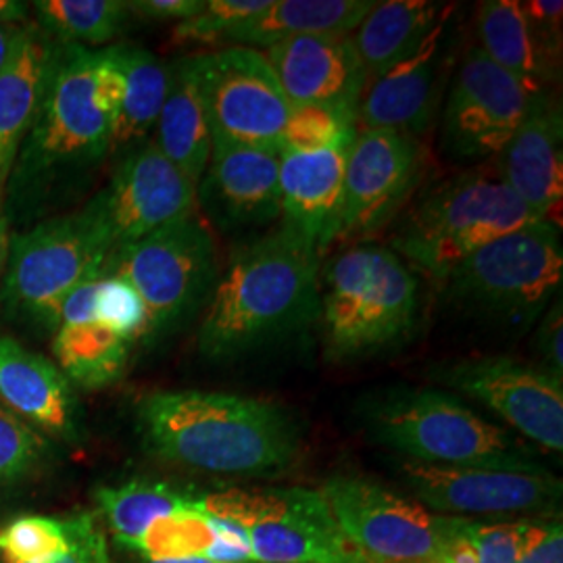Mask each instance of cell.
Instances as JSON below:
<instances>
[{"mask_svg": "<svg viewBox=\"0 0 563 563\" xmlns=\"http://www.w3.org/2000/svg\"><path fill=\"white\" fill-rule=\"evenodd\" d=\"M351 144L323 151H280L282 225L323 251L334 242Z\"/></svg>", "mask_w": 563, "mask_h": 563, "instance_id": "cell-23", "label": "cell"}, {"mask_svg": "<svg viewBox=\"0 0 563 563\" xmlns=\"http://www.w3.org/2000/svg\"><path fill=\"white\" fill-rule=\"evenodd\" d=\"M432 380L481 402L518 437L562 455L563 378L532 363L486 355L443 365Z\"/></svg>", "mask_w": 563, "mask_h": 563, "instance_id": "cell-15", "label": "cell"}, {"mask_svg": "<svg viewBox=\"0 0 563 563\" xmlns=\"http://www.w3.org/2000/svg\"><path fill=\"white\" fill-rule=\"evenodd\" d=\"M142 449L186 470L262 478L299 460L302 426L280 402L218 390H153L136 402Z\"/></svg>", "mask_w": 563, "mask_h": 563, "instance_id": "cell-1", "label": "cell"}, {"mask_svg": "<svg viewBox=\"0 0 563 563\" xmlns=\"http://www.w3.org/2000/svg\"><path fill=\"white\" fill-rule=\"evenodd\" d=\"M211 139L280 151L290 102L262 51L228 46L197 55Z\"/></svg>", "mask_w": 563, "mask_h": 563, "instance_id": "cell-14", "label": "cell"}, {"mask_svg": "<svg viewBox=\"0 0 563 563\" xmlns=\"http://www.w3.org/2000/svg\"><path fill=\"white\" fill-rule=\"evenodd\" d=\"M262 53L290 107L322 104L357 113L367 78L351 36H301Z\"/></svg>", "mask_w": 563, "mask_h": 563, "instance_id": "cell-21", "label": "cell"}, {"mask_svg": "<svg viewBox=\"0 0 563 563\" xmlns=\"http://www.w3.org/2000/svg\"><path fill=\"white\" fill-rule=\"evenodd\" d=\"M9 249H11L9 220H7V216L0 211V286H2V278H4L7 262H9Z\"/></svg>", "mask_w": 563, "mask_h": 563, "instance_id": "cell-46", "label": "cell"}, {"mask_svg": "<svg viewBox=\"0 0 563 563\" xmlns=\"http://www.w3.org/2000/svg\"><path fill=\"white\" fill-rule=\"evenodd\" d=\"M272 0H205L201 11L174 27L176 42H225L228 36L269 7Z\"/></svg>", "mask_w": 563, "mask_h": 563, "instance_id": "cell-37", "label": "cell"}, {"mask_svg": "<svg viewBox=\"0 0 563 563\" xmlns=\"http://www.w3.org/2000/svg\"><path fill=\"white\" fill-rule=\"evenodd\" d=\"M25 25H0V71L7 67V63L11 59Z\"/></svg>", "mask_w": 563, "mask_h": 563, "instance_id": "cell-45", "label": "cell"}, {"mask_svg": "<svg viewBox=\"0 0 563 563\" xmlns=\"http://www.w3.org/2000/svg\"><path fill=\"white\" fill-rule=\"evenodd\" d=\"M532 90L472 46L451 76L443 109V146L462 162L497 159L522 123Z\"/></svg>", "mask_w": 563, "mask_h": 563, "instance_id": "cell-17", "label": "cell"}, {"mask_svg": "<svg viewBox=\"0 0 563 563\" xmlns=\"http://www.w3.org/2000/svg\"><path fill=\"white\" fill-rule=\"evenodd\" d=\"M537 220L497 174H463L426 192L402 216L390 251L443 284L467 255Z\"/></svg>", "mask_w": 563, "mask_h": 563, "instance_id": "cell-5", "label": "cell"}, {"mask_svg": "<svg viewBox=\"0 0 563 563\" xmlns=\"http://www.w3.org/2000/svg\"><path fill=\"white\" fill-rule=\"evenodd\" d=\"M360 134L357 113L322 104L290 107L282 132L280 151L307 153L353 144Z\"/></svg>", "mask_w": 563, "mask_h": 563, "instance_id": "cell-34", "label": "cell"}, {"mask_svg": "<svg viewBox=\"0 0 563 563\" xmlns=\"http://www.w3.org/2000/svg\"><path fill=\"white\" fill-rule=\"evenodd\" d=\"M153 144L181 174L199 184L211 157V125L202 101L197 55L169 65V86Z\"/></svg>", "mask_w": 563, "mask_h": 563, "instance_id": "cell-26", "label": "cell"}, {"mask_svg": "<svg viewBox=\"0 0 563 563\" xmlns=\"http://www.w3.org/2000/svg\"><path fill=\"white\" fill-rule=\"evenodd\" d=\"M97 278L84 282L65 299L53 330L57 367L71 386L84 390H101L121 380L134 346L97 309Z\"/></svg>", "mask_w": 563, "mask_h": 563, "instance_id": "cell-22", "label": "cell"}, {"mask_svg": "<svg viewBox=\"0 0 563 563\" xmlns=\"http://www.w3.org/2000/svg\"><path fill=\"white\" fill-rule=\"evenodd\" d=\"M30 9L46 36L80 48L115 41L130 18L121 0H36Z\"/></svg>", "mask_w": 563, "mask_h": 563, "instance_id": "cell-32", "label": "cell"}, {"mask_svg": "<svg viewBox=\"0 0 563 563\" xmlns=\"http://www.w3.org/2000/svg\"><path fill=\"white\" fill-rule=\"evenodd\" d=\"M399 476L416 501L439 516L505 520L509 516L541 518L562 514V478L549 470L446 467L401 460Z\"/></svg>", "mask_w": 563, "mask_h": 563, "instance_id": "cell-13", "label": "cell"}, {"mask_svg": "<svg viewBox=\"0 0 563 563\" xmlns=\"http://www.w3.org/2000/svg\"><path fill=\"white\" fill-rule=\"evenodd\" d=\"M0 401L59 439L78 437V399L57 363L0 334Z\"/></svg>", "mask_w": 563, "mask_h": 563, "instance_id": "cell-25", "label": "cell"}, {"mask_svg": "<svg viewBox=\"0 0 563 563\" xmlns=\"http://www.w3.org/2000/svg\"><path fill=\"white\" fill-rule=\"evenodd\" d=\"M71 544L65 555L51 563H113L107 537L95 516L80 514L67 520Z\"/></svg>", "mask_w": 563, "mask_h": 563, "instance_id": "cell-40", "label": "cell"}, {"mask_svg": "<svg viewBox=\"0 0 563 563\" xmlns=\"http://www.w3.org/2000/svg\"><path fill=\"white\" fill-rule=\"evenodd\" d=\"M363 423L376 443L409 462L516 472L547 470L522 437L488 422L460 397L439 388H388L365 405Z\"/></svg>", "mask_w": 563, "mask_h": 563, "instance_id": "cell-3", "label": "cell"}, {"mask_svg": "<svg viewBox=\"0 0 563 563\" xmlns=\"http://www.w3.org/2000/svg\"><path fill=\"white\" fill-rule=\"evenodd\" d=\"M125 76V95L113 123L109 153H130L155 132L169 86V67L134 44L111 46Z\"/></svg>", "mask_w": 563, "mask_h": 563, "instance_id": "cell-30", "label": "cell"}, {"mask_svg": "<svg viewBox=\"0 0 563 563\" xmlns=\"http://www.w3.org/2000/svg\"><path fill=\"white\" fill-rule=\"evenodd\" d=\"M320 276L322 253L284 225L236 246L197 334L202 357L236 362L311 325Z\"/></svg>", "mask_w": 563, "mask_h": 563, "instance_id": "cell-2", "label": "cell"}, {"mask_svg": "<svg viewBox=\"0 0 563 563\" xmlns=\"http://www.w3.org/2000/svg\"><path fill=\"white\" fill-rule=\"evenodd\" d=\"M422 311L420 280L380 244H355L325 265L320 313L325 357L362 360L409 339Z\"/></svg>", "mask_w": 563, "mask_h": 563, "instance_id": "cell-4", "label": "cell"}, {"mask_svg": "<svg viewBox=\"0 0 563 563\" xmlns=\"http://www.w3.org/2000/svg\"><path fill=\"white\" fill-rule=\"evenodd\" d=\"M95 499L115 541L132 551L151 523L188 507L192 493L167 483L130 481L97 488Z\"/></svg>", "mask_w": 563, "mask_h": 563, "instance_id": "cell-31", "label": "cell"}, {"mask_svg": "<svg viewBox=\"0 0 563 563\" xmlns=\"http://www.w3.org/2000/svg\"><path fill=\"white\" fill-rule=\"evenodd\" d=\"M374 4V0H272L265 11L242 23L225 42L267 48L301 36H351Z\"/></svg>", "mask_w": 563, "mask_h": 563, "instance_id": "cell-27", "label": "cell"}, {"mask_svg": "<svg viewBox=\"0 0 563 563\" xmlns=\"http://www.w3.org/2000/svg\"><path fill=\"white\" fill-rule=\"evenodd\" d=\"M30 11L27 2L0 0V25H25Z\"/></svg>", "mask_w": 563, "mask_h": 563, "instance_id": "cell-44", "label": "cell"}, {"mask_svg": "<svg viewBox=\"0 0 563 563\" xmlns=\"http://www.w3.org/2000/svg\"><path fill=\"white\" fill-rule=\"evenodd\" d=\"M444 7L428 0L376 2L351 36L367 81L407 59L441 20Z\"/></svg>", "mask_w": 563, "mask_h": 563, "instance_id": "cell-28", "label": "cell"}, {"mask_svg": "<svg viewBox=\"0 0 563 563\" xmlns=\"http://www.w3.org/2000/svg\"><path fill=\"white\" fill-rule=\"evenodd\" d=\"M518 563H563L562 514L526 518Z\"/></svg>", "mask_w": 563, "mask_h": 563, "instance_id": "cell-39", "label": "cell"}, {"mask_svg": "<svg viewBox=\"0 0 563 563\" xmlns=\"http://www.w3.org/2000/svg\"><path fill=\"white\" fill-rule=\"evenodd\" d=\"M109 260L80 211L11 236L0 286L7 311L55 330L60 305L84 282L101 276Z\"/></svg>", "mask_w": 563, "mask_h": 563, "instance_id": "cell-11", "label": "cell"}, {"mask_svg": "<svg viewBox=\"0 0 563 563\" xmlns=\"http://www.w3.org/2000/svg\"><path fill=\"white\" fill-rule=\"evenodd\" d=\"M523 13L528 25L543 48L544 55L553 63L560 65L562 60V0H534V2H523Z\"/></svg>", "mask_w": 563, "mask_h": 563, "instance_id": "cell-41", "label": "cell"}, {"mask_svg": "<svg viewBox=\"0 0 563 563\" xmlns=\"http://www.w3.org/2000/svg\"><path fill=\"white\" fill-rule=\"evenodd\" d=\"M497 176L537 218L555 222L563 199V113L553 92L532 95L522 123L497 155Z\"/></svg>", "mask_w": 563, "mask_h": 563, "instance_id": "cell-20", "label": "cell"}, {"mask_svg": "<svg viewBox=\"0 0 563 563\" xmlns=\"http://www.w3.org/2000/svg\"><path fill=\"white\" fill-rule=\"evenodd\" d=\"M560 223L537 220L467 255L441 284L472 316L526 332L562 295Z\"/></svg>", "mask_w": 563, "mask_h": 563, "instance_id": "cell-6", "label": "cell"}, {"mask_svg": "<svg viewBox=\"0 0 563 563\" xmlns=\"http://www.w3.org/2000/svg\"><path fill=\"white\" fill-rule=\"evenodd\" d=\"M205 0H134L128 2L130 15H139L144 20L180 21L195 18L202 9Z\"/></svg>", "mask_w": 563, "mask_h": 563, "instance_id": "cell-43", "label": "cell"}, {"mask_svg": "<svg viewBox=\"0 0 563 563\" xmlns=\"http://www.w3.org/2000/svg\"><path fill=\"white\" fill-rule=\"evenodd\" d=\"M526 518L520 520H470V539L476 563H518Z\"/></svg>", "mask_w": 563, "mask_h": 563, "instance_id": "cell-38", "label": "cell"}, {"mask_svg": "<svg viewBox=\"0 0 563 563\" xmlns=\"http://www.w3.org/2000/svg\"><path fill=\"white\" fill-rule=\"evenodd\" d=\"M190 504L151 523L132 551L146 562L202 558L209 544L213 543V528L209 518L201 511H195Z\"/></svg>", "mask_w": 563, "mask_h": 563, "instance_id": "cell-33", "label": "cell"}, {"mask_svg": "<svg viewBox=\"0 0 563 563\" xmlns=\"http://www.w3.org/2000/svg\"><path fill=\"white\" fill-rule=\"evenodd\" d=\"M197 209L223 232L280 220V151L211 139Z\"/></svg>", "mask_w": 563, "mask_h": 563, "instance_id": "cell-19", "label": "cell"}, {"mask_svg": "<svg viewBox=\"0 0 563 563\" xmlns=\"http://www.w3.org/2000/svg\"><path fill=\"white\" fill-rule=\"evenodd\" d=\"M318 490L344 539L369 563H439L462 522L360 474H334Z\"/></svg>", "mask_w": 563, "mask_h": 563, "instance_id": "cell-10", "label": "cell"}, {"mask_svg": "<svg viewBox=\"0 0 563 563\" xmlns=\"http://www.w3.org/2000/svg\"><path fill=\"white\" fill-rule=\"evenodd\" d=\"M218 246L197 211L115 251L102 274L128 282L148 316V336L190 320L220 278Z\"/></svg>", "mask_w": 563, "mask_h": 563, "instance_id": "cell-9", "label": "cell"}, {"mask_svg": "<svg viewBox=\"0 0 563 563\" xmlns=\"http://www.w3.org/2000/svg\"><path fill=\"white\" fill-rule=\"evenodd\" d=\"M478 48L507 74L523 81L532 92L547 90L558 80L560 65L543 53L534 38L522 2L484 0L476 13Z\"/></svg>", "mask_w": 563, "mask_h": 563, "instance_id": "cell-29", "label": "cell"}, {"mask_svg": "<svg viewBox=\"0 0 563 563\" xmlns=\"http://www.w3.org/2000/svg\"><path fill=\"white\" fill-rule=\"evenodd\" d=\"M423 148L395 130H360L349 148L336 241H365L397 220L422 178Z\"/></svg>", "mask_w": 563, "mask_h": 563, "instance_id": "cell-16", "label": "cell"}, {"mask_svg": "<svg viewBox=\"0 0 563 563\" xmlns=\"http://www.w3.org/2000/svg\"><path fill=\"white\" fill-rule=\"evenodd\" d=\"M67 520L21 516L0 528V558L4 563H51L69 551Z\"/></svg>", "mask_w": 563, "mask_h": 563, "instance_id": "cell-35", "label": "cell"}, {"mask_svg": "<svg viewBox=\"0 0 563 563\" xmlns=\"http://www.w3.org/2000/svg\"><path fill=\"white\" fill-rule=\"evenodd\" d=\"M59 46L38 25L27 23L11 59L0 71V205L9 192L21 148L34 128Z\"/></svg>", "mask_w": 563, "mask_h": 563, "instance_id": "cell-24", "label": "cell"}, {"mask_svg": "<svg viewBox=\"0 0 563 563\" xmlns=\"http://www.w3.org/2000/svg\"><path fill=\"white\" fill-rule=\"evenodd\" d=\"M192 211H197V184L148 141L125 153L113 178L80 213L111 257Z\"/></svg>", "mask_w": 563, "mask_h": 563, "instance_id": "cell-12", "label": "cell"}, {"mask_svg": "<svg viewBox=\"0 0 563 563\" xmlns=\"http://www.w3.org/2000/svg\"><path fill=\"white\" fill-rule=\"evenodd\" d=\"M453 18L455 7L446 4L441 20L407 59L365 84L357 107L362 130H395L418 139L432 125L455 65Z\"/></svg>", "mask_w": 563, "mask_h": 563, "instance_id": "cell-18", "label": "cell"}, {"mask_svg": "<svg viewBox=\"0 0 563 563\" xmlns=\"http://www.w3.org/2000/svg\"><path fill=\"white\" fill-rule=\"evenodd\" d=\"M46 457L48 441L41 430L0 405V486L30 478Z\"/></svg>", "mask_w": 563, "mask_h": 563, "instance_id": "cell-36", "label": "cell"}, {"mask_svg": "<svg viewBox=\"0 0 563 563\" xmlns=\"http://www.w3.org/2000/svg\"><path fill=\"white\" fill-rule=\"evenodd\" d=\"M190 505L242 526L257 563H369L344 539L316 488H223L199 493Z\"/></svg>", "mask_w": 563, "mask_h": 563, "instance_id": "cell-8", "label": "cell"}, {"mask_svg": "<svg viewBox=\"0 0 563 563\" xmlns=\"http://www.w3.org/2000/svg\"><path fill=\"white\" fill-rule=\"evenodd\" d=\"M563 307L562 295L547 307L537 322L534 349L541 357V365L549 374L563 378Z\"/></svg>", "mask_w": 563, "mask_h": 563, "instance_id": "cell-42", "label": "cell"}, {"mask_svg": "<svg viewBox=\"0 0 563 563\" xmlns=\"http://www.w3.org/2000/svg\"><path fill=\"white\" fill-rule=\"evenodd\" d=\"M144 563H213L209 562V560H205V558H181V560H159V562H146V560H142Z\"/></svg>", "mask_w": 563, "mask_h": 563, "instance_id": "cell-47", "label": "cell"}, {"mask_svg": "<svg viewBox=\"0 0 563 563\" xmlns=\"http://www.w3.org/2000/svg\"><path fill=\"white\" fill-rule=\"evenodd\" d=\"M101 51L60 44L38 115L15 163L9 190L88 167L111 151L115 111L99 86Z\"/></svg>", "mask_w": 563, "mask_h": 563, "instance_id": "cell-7", "label": "cell"}]
</instances>
